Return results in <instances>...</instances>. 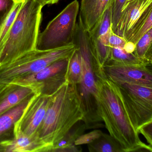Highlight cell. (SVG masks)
Returning a JSON list of instances; mask_svg holds the SVG:
<instances>
[{
	"label": "cell",
	"instance_id": "cell-14",
	"mask_svg": "<svg viewBox=\"0 0 152 152\" xmlns=\"http://www.w3.org/2000/svg\"><path fill=\"white\" fill-rule=\"evenodd\" d=\"M34 94L35 91L31 87L13 84L0 99V115Z\"/></svg>",
	"mask_w": 152,
	"mask_h": 152
},
{
	"label": "cell",
	"instance_id": "cell-16",
	"mask_svg": "<svg viewBox=\"0 0 152 152\" xmlns=\"http://www.w3.org/2000/svg\"><path fill=\"white\" fill-rule=\"evenodd\" d=\"M88 145L90 152H124L120 144L112 136L104 132Z\"/></svg>",
	"mask_w": 152,
	"mask_h": 152
},
{
	"label": "cell",
	"instance_id": "cell-17",
	"mask_svg": "<svg viewBox=\"0 0 152 152\" xmlns=\"http://www.w3.org/2000/svg\"><path fill=\"white\" fill-rule=\"evenodd\" d=\"M152 29L148 31L137 43L133 54L145 65L152 63Z\"/></svg>",
	"mask_w": 152,
	"mask_h": 152
},
{
	"label": "cell",
	"instance_id": "cell-18",
	"mask_svg": "<svg viewBox=\"0 0 152 152\" xmlns=\"http://www.w3.org/2000/svg\"><path fill=\"white\" fill-rule=\"evenodd\" d=\"M82 75V62L80 54L78 48L69 56V63L66 72V81L72 84H79Z\"/></svg>",
	"mask_w": 152,
	"mask_h": 152
},
{
	"label": "cell",
	"instance_id": "cell-21",
	"mask_svg": "<svg viewBox=\"0 0 152 152\" xmlns=\"http://www.w3.org/2000/svg\"><path fill=\"white\" fill-rule=\"evenodd\" d=\"M24 0H19L0 28V48L5 42Z\"/></svg>",
	"mask_w": 152,
	"mask_h": 152
},
{
	"label": "cell",
	"instance_id": "cell-25",
	"mask_svg": "<svg viewBox=\"0 0 152 152\" xmlns=\"http://www.w3.org/2000/svg\"><path fill=\"white\" fill-rule=\"evenodd\" d=\"M102 132L99 130H95L86 134H83L76 139L75 142V145H88L99 137L102 133Z\"/></svg>",
	"mask_w": 152,
	"mask_h": 152
},
{
	"label": "cell",
	"instance_id": "cell-3",
	"mask_svg": "<svg viewBox=\"0 0 152 152\" xmlns=\"http://www.w3.org/2000/svg\"><path fill=\"white\" fill-rule=\"evenodd\" d=\"M43 7L39 0H24L0 48V67L37 49Z\"/></svg>",
	"mask_w": 152,
	"mask_h": 152
},
{
	"label": "cell",
	"instance_id": "cell-20",
	"mask_svg": "<svg viewBox=\"0 0 152 152\" xmlns=\"http://www.w3.org/2000/svg\"><path fill=\"white\" fill-rule=\"evenodd\" d=\"M108 60L123 64L145 65L133 53H128L120 48H111Z\"/></svg>",
	"mask_w": 152,
	"mask_h": 152
},
{
	"label": "cell",
	"instance_id": "cell-15",
	"mask_svg": "<svg viewBox=\"0 0 152 152\" xmlns=\"http://www.w3.org/2000/svg\"><path fill=\"white\" fill-rule=\"evenodd\" d=\"M32 96L0 115V143L5 140L4 136L6 134L14 128L15 124L20 119ZM0 152H1V148Z\"/></svg>",
	"mask_w": 152,
	"mask_h": 152
},
{
	"label": "cell",
	"instance_id": "cell-4",
	"mask_svg": "<svg viewBox=\"0 0 152 152\" xmlns=\"http://www.w3.org/2000/svg\"><path fill=\"white\" fill-rule=\"evenodd\" d=\"M73 43L79 49L81 58V78L77 86L84 113L82 121L86 129L104 127L99 113L97 87L92 66L94 55L92 47L88 32L80 19L77 23Z\"/></svg>",
	"mask_w": 152,
	"mask_h": 152
},
{
	"label": "cell",
	"instance_id": "cell-13",
	"mask_svg": "<svg viewBox=\"0 0 152 152\" xmlns=\"http://www.w3.org/2000/svg\"><path fill=\"white\" fill-rule=\"evenodd\" d=\"M113 0H81L79 18L85 31H88L96 24Z\"/></svg>",
	"mask_w": 152,
	"mask_h": 152
},
{
	"label": "cell",
	"instance_id": "cell-28",
	"mask_svg": "<svg viewBox=\"0 0 152 152\" xmlns=\"http://www.w3.org/2000/svg\"><path fill=\"white\" fill-rule=\"evenodd\" d=\"M13 86L12 84L0 83V99Z\"/></svg>",
	"mask_w": 152,
	"mask_h": 152
},
{
	"label": "cell",
	"instance_id": "cell-5",
	"mask_svg": "<svg viewBox=\"0 0 152 152\" xmlns=\"http://www.w3.org/2000/svg\"><path fill=\"white\" fill-rule=\"evenodd\" d=\"M76 48L74 43L50 50L29 51L0 67V83L10 84L13 80L37 72L57 60L69 57Z\"/></svg>",
	"mask_w": 152,
	"mask_h": 152
},
{
	"label": "cell",
	"instance_id": "cell-23",
	"mask_svg": "<svg viewBox=\"0 0 152 152\" xmlns=\"http://www.w3.org/2000/svg\"><path fill=\"white\" fill-rule=\"evenodd\" d=\"M19 0H0V28Z\"/></svg>",
	"mask_w": 152,
	"mask_h": 152
},
{
	"label": "cell",
	"instance_id": "cell-30",
	"mask_svg": "<svg viewBox=\"0 0 152 152\" xmlns=\"http://www.w3.org/2000/svg\"><path fill=\"white\" fill-rule=\"evenodd\" d=\"M43 6L46 5H53L56 4L59 1V0H39Z\"/></svg>",
	"mask_w": 152,
	"mask_h": 152
},
{
	"label": "cell",
	"instance_id": "cell-9",
	"mask_svg": "<svg viewBox=\"0 0 152 152\" xmlns=\"http://www.w3.org/2000/svg\"><path fill=\"white\" fill-rule=\"evenodd\" d=\"M152 11V0H127L115 33L128 41L134 28Z\"/></svg>",
	"mask_w": 152,
	"mask_h": 152
},
{
	"label": "cell",
	"instance_id": "cell-26",
	"mask_svg": "<svg viewBox=\"0 0 152 152\" xmlns=\"http://www.w3.org/2000/svg\"><path fill=\"white\" fill-rule=\"evenodd\" d=\"M127 41L123 37L117 35L111 30L108 38V46L111 48L123 49Z\"/></svg>",
	"mask_w": 152,
	"mask_h": 152
},
{
	"label": "cell",
	"instance_id": "cell-10",
	"mask_svg": "<svg viewBox=\"0 0 152 152\" xmlns=\"http://www.w3.org/2000/svg\"><path fill=\"white\" fill-rule=\"evenodd\" d=\"M51 96L42 94L33 95L14 126L28 136L36 135L44 119Z\"/></svg>",
	"mask_w": 152,
	"mask_h": 152
},
{
	"label": "cell",
	"instance_id": "cell-6",
	"mask_svg": "<svg viewBox=\"0 0 152 152\" xmlns=\"http://www.w3.org/2000/svg\"><path fill=\"white\" fill-rule=\"evenodd\" d=\"M108 78L113 83L127 117L138 133L142 126L152 122V87Z\"/></svg>",
	"mask_w": 152,
	"mask_h": 152
},
{
	"label": "cell",
	"instance_id": "cell-11",
	"mask_svg": "<svg viewBox=\"0 0 152 152\" xmlns=\"http://www.w3.org/2000/svg\"><path fill=\"white\" fill-rule=\"evenodd\" d=\"M107 77L152 87V73L145 65L123 64L108 60L104 67Z\"/></svg>",
	"mask_w": 152,
	"mask_h": 152
},
{
	"label": "cell",
	"instance_id": "cell-8",
	"mask_svg": "<svg viewBox=\"0 0 152 152\" xmlns=\"http://www.w3.org/2000/svg\"><path fill=\"white\" fill-rule=\"evenodd\" d=\"M69 57L57 60L35 73L15 79L10 84L29 86L35 94L51 96L66 81Z\"/></svg>",
	"mask_w": 152,
	"mask_h": 152
},
{
	"label": "cell",
	"instance_id": "cell-22",
	"mask_svg": "<svg viewBox=\"0 0 152 152\" xmlns=\"http://www.w3.org/2000/svg\"><path fill=\"white\" fill-rule=\"evenodd\" d=\"M152 29V12L136 26L132 32L128 41L136 43L148 31Z\"/></svg>",
	"mask_w": 152,
	"mask_h": 152
},
{
	"label": "cell",
	"instance_id": "cell-12",
	"mask_svg": "<svg viewBox=\"0 0 152 152\" xmlns=\"http://www.w3.org/2000/svg\"><path fill=\"white\" fill-rule=\"evenodd\" d=\"M1 152H46V147L38 134L29 136L14 126L13 137L7 139L0 143Z\"/></svg>",
	"mask_w": 152,
	"mask_h": 152
},
{
	"label": "cell",
	"instance_id": "cell-27",
	"mask_svg": "<svg viewBox=\"0 0 152 152\" xmlns=\"http://www.w3.org/2000/svg\"><path fill=\"white\" fill-rule=\"evenodd\" d=\"M139 134L141 133L145 138L149 145L152 147V122L147 124L138 130Z\"/></svg>",
	"mask_w": 152,
	"mask_h": 152
},
{
	"label": "cell",
	"instance_id": "cell-7",
	"mask_svg": "<svg viewBox=\"0 0 152 152\" xmlns=\"http://www.w3.org/2000/svg\"><path fill=\"white\" fill-rule=\"evenodd\" d=\"M80 5L77 0L68 4L39 34L37 49L50 50L72 44Z\"/></svg>",
	"mask_w": 152,
	"mask_h": 152
},
{
	"label": "cell",
	"instance_id": "cell-1",
	"mask_svg": "<svg viewBox=\"0 0 152 152\" xmlns=\"http://www.w3.org/2000/svg\"><path fill=\"white\" fill-rule=\"evenodd\" d=\"M84 117L77 85L66 81L51 96L37 134L46 147L52 148L69 130Z\"/></svg>",
	"mask_w": 152,
	"mask_h": 152
},
{
	"label": "cell",
	"instance_id": "cell-2",
	"mask_svg": "<svg viewBox=\"0 0 152 152\" xmlns=\"http://www.w3.org/2000/svg\"><path fill=\"white\" fill-rule=\"evenodd\" d=\"M95 76L99 113L110 135L120 144L124 152H152V147L141 141L131 124L113 83L106 74Z\"/></svg>",
	"mask_w": 152,
	"mask_h": 152
},
{
	"label": "cell",
	"instance_id": "cell-24",
	"mask_svg": "<svg viewBox=\"0 0 152 152\" xmlns=\"http://www.w3.org/2000/svg\"><path fill=\"white\" fill-rule=\"evenodd\" d=\"M127 0H113L111 4L112 30L114 32L116 29L123 7Z\"/></svg>",
	"mask_w": 152,
	"mask_h": 152
},
{
	"label": "cell",
	"instance_id": "cell-29",
	"mask_svg": "<svg viewBox=\"0 0 152 152\" xmlns=\"http://www.w3.org/2000/svg\"><path fill=\"white\" fill-rule=\"evenodd\" d=\"M136 44L131 42L127 41L123 49L128 53H133L135 49Z\"/></svg>",
	"mask_w": 152,
	"mask_h": 152
},
{
	"label": "cell",
	"instance_id": "cell-19",
	"mask_svg": "<svg viewBox=\"0 0 152 152\" xmlns=\"http://www.w3.org/2000/svg\"><path fill=\"white\" fill-rule=\"evenodd\" d=\"M82 121L75 124L64 136V137L52 148L51 152H61L64 148L75 145V140L83 134L86 130L84 123Z\"/></svg>",
	"mask_w": 152,
	"mask_h": 152
}]
</instances>
